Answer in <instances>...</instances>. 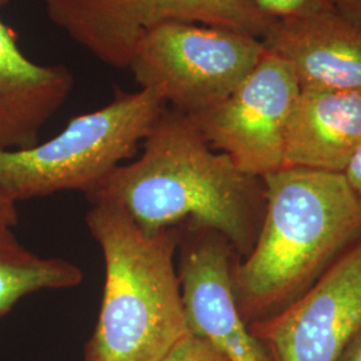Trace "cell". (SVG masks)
Returning a JSON list of instances; mask_svg holds the SVG:
<instances>
[{
	"label": "cell",
	"instance_id": "3",
	"mask_svg": "<svg viewBox=\"0 0 361 361\" xmlns=\"http://www.w3.org/2000/svg\"><path fill=\"white\" fill-rule=\"evenodd\" d=\"M86 222L104 255V284L85 360H162L190 334L177 269L180 228L145 232L110 204H92Z\"/></svg>",
	"mask_w": 361,
	"mask_h": 361
},
{
	"label": "cell",
	"instance_id": "16",
	"mask_svg": "<svg viewBox=\"0 0 361 361\" xmlns=\"http://www.w3.org/2000/svg\"><path fill=\"white\" fill-rule=\"evenodd\" d=\"M19 222L16 202L3 190H0V231H13Z\"/></svg>",
	"mask_w": 361,
	"mask_h": 361
},
{
	"label": "cell",
	"instance_id": "8",
	"mask_svg": "<svg viewBox=\"0 0 361 361\" xmlns=\"http://www.w3.org/2000/svg\"><path fill=\"white\" fill-rule=\"evenodd\" d=\"M249 328L273 361H337L361 328V238L285 310Z\"/></svg>",
	"mask_w": 361,
	"mask_h": 361
},
{
	"label": "cell",
	"instance_id": "12",
	"mask_svg": "<svg viewBox=\"0 0 361 361\" xmlns=\"http://www.w3.org/2000/svg\"><path fill=\"white\" fill-rule=\"evenodd\" d=\"M73 86V75L63 66L30 61L13 30L0 19V149L35 146L40 131L65 104Z\"/></svg>",
	"mask_w": 361,
	"mask_h": 361
},
{
	"label": "cell",
	"instance_id": "1",
	"mask_svg": "<svg viewBox=\"0 0 361 361\" xmlns=\"http://www.w3.org/2000/svg\"><path fill=\"white\" fill-rule=\"evenodd\" d=\"M87 197L121 209L145 232L185 225L217 232L240 258L255 245L265 207L262 180L243 173L171 107L143 141L142 154Z\"/></svg>",
	"mask_w": 361,
	"mask_h": 361
},
{
	"label": "cell",
	"instance_id": "17",
	"mask_svg": "<svg viewBox=\"0 0 361 361\" xmlns=\"http://www.w3.org/2000/svg\"><path fill=\"white\" fill-rule=\"evenodd\" d=\"M332 7L353 26L361 30V0H329Z\"/></svg>",
	"mask_w": 361,
	"mask_h": 361
},
{
	"label": "cell",
	"instance_id": "19",
	"mask_svg": "<svg viewBox=\"0 0 361 361\" xmlns=\"http://www.w3.org/2000/svg\"><path fill=\"white\" fill-rule=\"evenodd\" d=\"M337 361H361V328L352 337Z\"/></svg>",
	"mask_w": 361,
	"mask_h": 361
},
{
	"label": "cell",
	"instance_id": "11",
	"mask_svg": "<svg viewBox=\"0 0 361 361\" xmlns=\"http://www.w3.org/2000/svg\"><path fill=\"white\" fill-rule=\"evenodd\" d=\"M360 146L361 91L300 89L285 134L284 168L344 174Z\"/></svg>",
	"mask_w": 361,
	"mask_h": 361
},
{
	"label": "cell",
	"instance_id": "14",
	"mask_svg": "<svg viewBox=\"0 0 361 361\" xmlns=\"http://www.w3.org/2000/svg\"><path fill=\"white\" fill-rule=\"evenodd\" d=\"M161 361H229L210 341L189 334L180 340Z\"/></svg>",
	"mask_w": 361,
	"mask_h": 361
},
{
	"label": "cell",
	"instance_id": "18",
	"mask_svg": "<svg viewBox=\"0 0 361 361\" xmlns=\"http://www.w3.org/2000/svg\"><path fill=\"white\" fill-rule=\"evenodd\" d=\"M344 176L348 180V185L350 186L352 192L355 193L361 205V146L356 152L355 157L352 158Z\"/></svg>",
	"mask_w": 361,
	"mask_h": 361
},
{
	"label": "cell",
	"instance_id": "13",
	"mask_svg": "<svg viewBox=\"0 0 361 361\" xmlns=\"http://www.w3.org/2000/svg\"><path fill=\"white\" fill-rule=\"evenodd\" d=\"M82 269L63 258L42 257L22 245L13 231H0V320L23 298L42 290L73 289Z\"/></svg>",
	"mask_w": 361,
	"mask_h": 361
},
{
	"label": "cell",
	"instance_id": "7",
	"mask_svg": "<svg viewBox=\"0 0 361 361\" xmlns=\"http://www.w3.org/2000/svg\"><path fill=\"white\" fill-rule=\"evenodd\" d=\"M300 89L292 67L267 49L229 97L189 118L214 150L264 178L284 168L285 134Z\"/></svg>",
	"mask_w": 361,
	"mask_h": 361
},
{
	"label": "cell",
	"instance_id": "6",
	"mask_svg": "<svg viewBox=\"0 0 361 361\" xmlns=\"http://www.w3.org/2000/svg\"><path fill=\"white\" fill-rule=\"evenodd\" d=\"M50 20L104 65L129 68L141 39L168 23L265 38L274 19L256 0H40Z\"/></svg>",
	"mask_w": 361,
	"mask_h": 361
},
{
	"label": "cell",
	"instance_id": "2",
	"mask_svg": "<svg viewBox=\"0 0 361 361\" xmlns=\"http://www.w3.org/2000/svg\"><path fill=\"white\" fill-rule=\"evenodd\" d=\"M257 238L233 268L247 325L280 313L361 238V205L344 174L284 168L265 176Z\"/></svg>",
	"mask_w": 361,
	"mask_h": 361
},
{
	"label": "cell",
	"instance_id": "5",
	"mask_svg": "<svg viewBox=\"0 0 361 361\" xmlns=\"http://www.w3.org/2000/svg\"><path fill=\"white\" fill-rule=\"evenodd\" d=\"M265 51L264 42L247 34L168 23L141 39L129 68L141 89L192 116L229 97Z\"/></svg>",
	"mask_w": 361,
	"mask_h": 361
},
{
	"label": "cell",
	"instance_id": "10",
	"mask_svg": "<svg viewBox=\"0 0 361 361\" xmlns=\"http://www.w3.org/2000/svg\"><path fill=\"white\" fill-rule=\"evenodd\" d=\"M262 42L300 87L361 91V30L336 10L276 20Z\"/></svg>",
	"mask_w": 361,
	"mask_h": 361
},
{
	"label": "cell",
	"instance_id": "15",
	"mask_svg": "<svg viewBox=\"0 0 361 361\" xmlns=\"http://www.w3.org/2000/svg\"><path fill=\"white\" fill-rule=\"evenodd\" d=\"M264 13L274 20L298 18L310 13L335 10L329 0H256Z\"/></svg>",
	"mask_w": 361,
	"mask_h": 361
},
{
	"label": "cell",
	"instance_id": "9",
	"mask_svg": "<svg viewBox=\"0 0 361 361\" xmlns=\"http://www.w3.org/2000/svg\"><path fill=\"white\" fill-rule=\"evenodd\" d=\"M237 258L219 233L180 226L177 269L189 331L207 338L229 361H273L238 310L233 289Z\"/></svg>",
	"mask_w": 361,
	"mask_h": 361
},
{
	"label": "cell",
	"instance_id": "20",
	"mask_svg": "<svg viewBox=\"0 0 361 361\" xmlns=\"http://www.w3.org/2000/svg\"><path fill=\"white\" fill-rule=\"evenodd\" d=\"M7 1H8V0H0V6L4 4V3H7Z\"/></svg>",
	"mask_w": 361,
	"mask_h": 361
},
{
	"label": "cell",
	"instance_id": "4",
	"mask_svg": "<svg viewBox=\"0 0 361 361\" xmlns=\"http://www.w3.org/2000/svg\"><path fill=\"white\" fill-rule=\"evenodd\" d=\"M165 107L152 91L118 92L110 104L73 118L46 142L0 149V190L15 202L66 190L89 195L137 154Z\"/></svg>",
	"mask_w": 361,
	"mask_h": 361
}]
</instances>
